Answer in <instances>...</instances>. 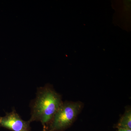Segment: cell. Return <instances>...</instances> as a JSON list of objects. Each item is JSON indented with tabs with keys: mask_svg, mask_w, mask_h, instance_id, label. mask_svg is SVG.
I'll return each mask as SVG.
<instances>
[{
	"mask_svg": "<svg viewBox=\"0 0 131 131\" xmlns=\"http://www.w3.org/2000/svg\"><path fill=\"white\" fill-rule=\"evenodd\" d=\"M31 122L22 119L15 109L0 117V127L12 131H30Z\"/></svg>",
	"mask_w": 131,
	"mask_h": 131,
	"instance_id": "obj_3",
	"label": "cell"
},
{
	"mask_svg": "<svg viewBox=\"0 0 131 131\" xmlns=\"http://www.w3.org/2000/svg\"><path fill=\"white\" fill-rule=\"evenodd\" d=\"M117 131H131V130L123 129H118Z\"/></svg>",
	"mask_w": 131,
	"mask_h": 131,
	"instance_id": "obj_6",
	"label": "cell"
},
{
	"mask_svg": "<svg viewBox=\"0 0 131 131\" xmlns=\"http://www.w3.org/2000/svg\"><path fill=\"white\" fill-rule=\"evenodd\" d=\"M117 129H123L131 130V109L129 107L127 108L124 114L122 115L118 123L115 125Z\"/></svg>",
	"mask_w": 131,
	"mask_h": 131,
	"instance_id": "obj_4",
	"label": "cell"
},
{
	"mask_svg": "<svg viewBox=\"0 0 131 131\" xmlns=\"http://www.w3.org/2000/svg\"><path fill=\"white\" fill-rule=\"evenodd\" d=\"M42 131H51L50 130H49V128L47 127L44 126L43 127V130Z\"/></svg>",
	"mask_w": 131,
	"mask_h": 131,
	"instance_id": "obj_5",
	"label": "cell"
},
{
	"mask_svg": "<svg viewBox=\"0 0 131 131\" xmlns=\"http://www.w3.org/2000/svg\"><path fill=\"white\" fill-rule=\"evenodd\" d=\"M35 100L31 104V117L29 121L41 122L47 127L62 104L61 96L48 85L37 89Z\"/></svg>",
	"mask_w": 131,
	"mask_h": 131,
	"instance_id": "obj_1",
	"label": "cell"
},
{
	"mask_svg": "<svg viewBox=\"0 0 131 131\" xmlns=\"http://www.w3.org/2000/svg\"><path fill=\"white\" fill-rule=\"evenodd\" d=\"M83 107L80 101L63 102L47 126L51 131H63L71 126Z\"/></svg>",
	"mask_w": 131,
	"mask_h": 131,
	"instance_id": "obj_2",
	"label": "cell"
}]
</instances>
